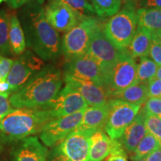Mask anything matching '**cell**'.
I'll use <instances>...</instances> for the list:
<instances>
[{
    "label": "cell",
    "instance_id": "1",
    "mask_svg": "<svg viewBox=\"0 0 161 161\" xmlns=\"http://www.w3.org/2000/svg\"><path fill=\"white\" fill-rule=\"evenodd\" d=\"M43 4L31 3L22 7L19 12L25 37L26 46L40 59L57 60L62 54L59 32L46 19Z\"/></svg>",
    "mask_w": 161,
    "mask_h": 161
},
{
    "label": "cell",
    "instance_id": "2",
    "mask_svg": "<svg viewBox=\"0 0 161 161\" xmlns=\"http://www.w3.org/2000/svg\"><path fill=\"white\" fill-rule=\"evenodd\" d=\"M62 84L60 70L54 66H46L10 96V102L14 108H41L57 97Z\"/></svg>",
    "mask_w": 161,
    "mask_h": 161
},
{
    "label": "cell",
    "instance_id": "3",
    "mask_svg": "<svg viewBox=\"0 0 161 161\" xmlns=\"http://www.w3.org/2000/svg\"><path fill=\"white\" fill-rule=\"evenodd\" d=\"M51 121L46 110L40 108H17L0 122V139L4 142H16L41 131Z\"/></svg>",
    "mask_w": 161,
    "mask_h": 161
},
{
    "label": "cell",
    "instance_id": "4",
    "mask_svg": "<svg viewBox=\"0 0 161 161\" xmlns=\"http://www.w3.org/2000/svg\"><path fill=\"white\" fill-rule=\"evenodd\" d=\"M138 27V17L134 7L124 6L104 24L107 37L121 51H125Z\"/></svg>",
    "mask_w": 161,
    "mask_h": 161
},
{
    "label": "cell",
    "instance_id": "5",
    "mask_svg": "<svg viewBox=\"0 0 161 161\" xmlns=\"http://www.w3.org/2000/svg\"><path fill=\"white\" fill-rule=\"evenodd\" d=\"M136 62L126 50L112 65L103 71L104 84L110 96L138 83Z\"/></svg>",
    "mask_w": 161,
    "mask_h": 161
},
{
    "label": "cell",
    "instance_id": "6",
    "mask_svg": "<svg viewBox=\"0 0 161 161\" xmlns=\"http://www.w3.org/2000/svg\"><path fill=\"white\" fill-rule=\"evenodd\" d=\"M99 23L96 18L86 17L64 34L61 40V51L66 60H69L86 53L92 34Z\"/></svg>",
    "mask_w": 161,
    "mask_h": 161
},
{
    "label": "cell",
    "instance_id": "7",
    "mask_svg": "<svg viewBox=\"0 0 161 161\" xmlns=\"http://www.w3.org/2000/svg\"><path fill=\"white\" fill-rule=\"evenodd\" d=\"M108 104L109 113L104 131L112 140H118L137 116L141 105L128 103L117 98L110 99Z\"/></svg>",
    "mask_w": 161,
    "mask_h": 161
},
{
    "label": "cell",
    "instance_id": "8",
    "mask_svg": "<svg viewBox=\"0 0 161 161\" xmlns=\"http://www.w3.org/2000/svg\"><path fill=\"white\" fill-rule=\"evenodd\" d=\"M43 60L31 50H25L18 59L14 60L6 79L11 86L12 93L21 89L32 76L43 69Z\"/></svg>",
    "mask_w": 161,
    "mask_h": 161
},
{
    "label": "cell",
    "instance_id": "9",
    "mask_svg": "<svg viewBox=\"0 0 161 161\" xmlns=\"http://www.w3.org/2000/svg\"><path fill=\"white\" fill-rule=\"evenodd\" d=\"M87 107L88 104L79 92L66 84L57 97L40 108L46 110L52 120L84 110Z\"/></svg>",
    "mask_w": 161,
    "mask_h": 161
},
{
    "label": "cell",
    "instance_id": "10",
    "mask_svg": "<svg viewBox=\"0 0 161 161\" xmlns=\"http://www.w3.org/2000/svg\"><path fill=\"white\" fill-rule=\"evenodd\" d=\"M84 110L85 109L47 122L40 132V138L44 145L51 148L58 146L77 128Z\"/></svg>",
    "mask_w": 161,
    "mask_h": 161
},
{
    "label": "cell",
    "instance_id": "11",
    "mask_svg": "<svg viewBox=\"0 0 161 161\" xmlns=\"http://www.w3.org/2000/svg\"><path fill=\"white\" fill-rule=\"evenodd\" d=\"M46 20L56 31L66 33L87 16L80 14L60 0H49L44 7Z\"/></svg>",
    "mask_w": 161,
    "mask_h": 161
},
{
    "label": "cell",
    "instance_id": "12",
    "mask_svg": "<svg viewBox=\"0 0 161 161\" xmlns=\"http://www.w3.org/2000/svg\"><path fill=\"white\" fill-rule=\"evenodd\" d=\"M125 52L121 51L113 44L104 33L103 25L99 23L92 34L86 53L91 56L99 64L103 72Z\"/></svg>",
    "mask_w": 161,
    "mask_h": 161
},
{
    "label": "cell",
    "instance_id": "13",
    "mask_svg": "<svg viewBox=\"0 0 161 161\" xmlns=\"http://www.w3.org/2000/svg\"><path fill=\"white\" fill-rule=\"evenodd\" d=\"M64 75L71 76L80 80H90L104 86L102 68L87 53L67 60L64 65Z\"/></svg>",
    "mask_w": 161,
    "mask_h": 161
},
{
    "label": "cell",
    "instance_id": "14",
    "mask_svg": "<svg viewBox=\"0 0 161 161\" xmlns=\"http://www.w3.org/2000/svg\"><path fill=\"white\" fill-rule=\"evenodd\" d=\"M64 80L66 85L79 92L88 105H104L111 99L110 92L104 86L98 85L90 80L78 79L68 75H64Z\"/></svg>",
    "mask_w": 161,
    "mask_h": 161
},
{
    "label": "cell",
    "instance_id": "15",
    "mask_svg": "<svg viewBox=\"0 0 161 161\" xmlns=\"http://www.w3.org/2000/svg\"><path fill=\"white\" fill-rule=\"evenodd\" d=\"M92 134L88 131L73 130L58 146L70 160L86 161L90 152V136Z\"/></svg>",
    "mask_w": 161,
    "mask_h": 161
},
{
    "label": "cell",
    "instance_id": "16",
    "mask_svg": "<svg viewBox=\"0 0 161 161\" xmlns=\"http://www.w3.org/2000/svg\"><path fill=\"white\" fill-rule=\"evenodd\" d=\"M49 151L37 136H30L15 142L12 148V161H47Z\"/></svg>",
    "mask_w": 161,
    "mask_h": 161
},
{
    "label": "cell",
    "instance_id": "17",
    "mask_svg": "<svg viewBox=\"0 0 161 161\" xmlns=\"http://www.w3.org/2000/svg\"><path fill=\"white\" fill-rule=\"evenodd\" d=\"M109 113L108 102L102 106L87 107L84 110L83 117L80 124L75 128V131H88L94 133L104 130Z\"/></svg>",
    "mask_w": 161,
    "mask_h": 161
},
{
    "label": "cell",
    "instance_id": "18",
    "mask_svg": "<svg viewBox=\"0 0 161 161\" xmlns=\"http://www.w3.org/2000/svg\"><path fill=\"white\" fill-rule=\"evenodd\" d=\"M119 140H112L104 131L98 130L90 136V147L86 161H103L116 149Z\"/></svg>",
    "mask_w": 161,
    "mask_h": 161
},
{
    "label": "cell",
    "instance_id": "19",
    "mask_svg": "<svg viewBox=\"0 0 161 161\" xmlns=\"http://www.w3.org/2000/svg\"><path fill=\"white\" fill-rule=\"evenodd\" d=\"M147 133L148 130L144 123L143 113L140 111L118 140L125 151L131 154Z\"/></svg>",
    "mask_w": 161,
    "mask_h": 161
},
{
    "label": "cell",
    "instance_id": "20",
    "mask_svg": "<svg viewBox=\"0 0 161 161\" xmlns=\"http://www.w3.org/2000/svg\"><path fill=\"white\" fill-rule=\"evenodd\" d=\"M152 40V33L144 28L138 26L135 35L126 49L127 53L134 59L148 56Z\"/></svg>",
    "mask_w": 161,
    "mask_h": 161
},
{
    "label": "cell",
    "instance_id": "21",
    "mask_svg": "<svg viewBox=\"0 0 161 161\" xmlns=\"http://www.w3.org/2000/svg\"><path fill=\"white\" fill-rule=\"evenodd\" d=\"M138 26L144 28L152 33V36L158 37L161 33V8H140L136 10Z\"/></svg>",
    "mask_w": 161,
    "mask_h": 161
},
{
    "label": "cell",
    "instance_id": "22",
    "mask_svg": "<svg viewBox=\"0 0 161 161\" xmlns=\"http://www.w3.org/2000/svg\"><path fill=\"white\" fill-rule=\"evenodd\" d=\"M111 98H117L130 104L142 105L148 98V83L138 82L126 89L113 93Z\"/></svg>",
    "mask_w": 161,
    "mask_h": 161
},
{
    "label": "cell",
    "instance_id": "23",
    "mask_svg": "<svg viewBox=\"0 0 161 161\" xmlns=\"http://www.w3.org/2000/svg\"><path fill=\"white\" fill-rule=\"evenodd\" d=\"M9 39L13 55H21L26 50V42L21 23L15 14H10Z\"/></svg>",
    "mask_w": 161,
    "mask_h": 161
},
{
    "label": "cell",
    "instance_id": "24",
    "mask_svg": "<svg viewBox=\"0 0 161 161\" xmlns=\"http://www.w3.org/2000/svg\"><path fill=\"white\" fill-rule=\"evenodd\" d=\"M161 147V142L149 132L142 139L134 152L132 153L130 159L136 161L146 158L148 154Z\"/></svg>",
    "mask_w": 161,
    "mask_h": 161
},
{
    "label": "cell",
    "instance_id": "25",
    "mask_svg": "<svg viewBox=\"0 0 161 161\" xmlns=\"http://www.w3.org/2000/svg\"><path fill=\"white\" fill-rule=\"evenodd\" d=\"M136 66H137L136 72H137L138 82H142V83H148L151 80L155 78L159 66L148 56L139 58Z\"/></svg>",
    "mask_w": 161,
    "mask_h": 161
},
{
    "label": "cell",
    "instance_id": "26",
    "mask_svg": "<svg viewBox=\"0 0 161 161\" xmlns=\"http://www.w3.org/2000/svg\"><path fill=\"white\" fill-rule=\"evenodd\" d=\"M10 14L6 11H0V54L11 55L12 53L9 39Z\"/></svg>",
    "mask_w": 161,
    "mask_h": 161
},
{
    "label": "cell",
    "instance_id": "27",
    "mask_svg": "<svg viewBox=\"0 0 161 161\" xmlns=\"http://www.w3.org/2000/svg\"><path fill=\"white\" fill-rule=\"evenodd\" d=\"M96 14L100 17H110L121 9L120 0H92Z\"/></svg>",
    "mask_w": 161,
    "mask_h": 161
},
{
    "label": "cell",
    "instance_id": "28",
    "mask_svg": "<svg viewBox=\"0 0 161 161\" xmlns=\"http://www.w3.org/2000/svg\"><path fill=\"white\" fill-rule=\"evenodd\" d=\"M80 14L91 17L96 14L92 5L86 0H60Z\"/></svg>",
    "mask_w": 161,
    "mask_h": 161
},
{
    "label": "cell",
    "instance_id": "29",
    "mask_svg": "<svg viewBox=\"0 0 161 161\" xmlns=\"http://www.w3.org/2000/svg\"><path fill=\"white\" fill-rule=\"evenodd\" d=\"M142 113L144 123L148 132L154 135L161 142V119L156 116L145 114L143 111Z\"/></svg>",
    "mask_w": 161,
    "mask_h": 161
},
{
    "label": "cell",
    "instance_id": "30",
    "mask_svg": "<svg viewBox=\"0 0 161 161\" xmlns=\"http://www.w3.org/2000/svg\"><path fill=\"white\" fill-rule=\"evenodd\" d=\"M142 110L145 114L161 119V98H148Z\"/></svg>",
    "mask_w": 161,
    "mask_h": 161
},
{
    "label": "cell",
    "instance_id": "31",
    "mask_svg": "<svg viewBox=\"0 0 161 161\" xmlns=\"http://www.w3.org/2000/svg\"><path fill=\"white\" fill-rule=\"evenodd\" d=\"M148 56H150L151 59L154 60L158 66H161V44L154 36H152Z\"/></svg>",
    "mask_w": 161,
    "mask_h": 161
},
{
    "label": "cell",
    "instance_id": "32",
    "mask_svg": "<svg viewBox=\"0 0 161 161\" xmlns=\"http://www.w3.org/2000/svg\"><path fill=\"white\" fill-rule=\"evenodd\" d=\"M14 60L0 55V80H6Z\"/></svg>",
    "mask_w": 161,
    "mask_h": 161
},
{
    "label": "cell",
    "instance_id": "33",
    "mask_svg": "<svg viewBox=\"0 0 161 161\" xmlns=\"http://www.w3.org/2000/svg\"><path fill=\"white\" fill-rule=\"evenodd\" d=\"M148 98H161V79L153 78L148 83Z\"/></svg>",
    "mask_w": 161,
    "mask_h": 161
},
{
    "label": "cell",
    "instance_id": "34",
    "mask_svg": "<svg viewBox=\"0 0 161 161\" xmlns=\"http://www.w3.org/2000/svg\"><path fill=\"white\" fill-rule=\"evenodd\" d=\"M10 94L0 93V122L13 108L10 102Z\"/></svg>",
    "mask_w": 161,
    "mask_h": 161
},
{
    "label": "cell",
    "instance_id": "35",
    "mask_svg": "<svg viewBox=\"0 0 161 161\" xmlns=\"http://www.w3.org/2000/svg\"><path fill=\"white\" fill-rule=\"evenodd\" d=\"M106 161H128L125 149L122 144L119 145L117 148L107 158Z\"/></svg>",
    "mask_w": 161,
    "mask_h": 161
},
{
    "label": "cell",
    "instance_id": "36",
    "mask_svg": "<svg viewBox=\"0 0 161 161\" xmlns=\"http://www.w3.org/2000/svg\"><path fill=\"white\" fill-rule=\"evenodd\" d=\"M47 161H72L64 154L58 146L53 147V148L49 152L47 157Z\"/></svg>",
    "mask_w": 161,
    "mask_h": 161
},
{
    "label": "cell",
    "instance_id": "37",
    "mask_svg": "<svg viewBox=\"0 0 161 161\" xmlns=\"http://www.w3.org/2000/svg\"><path fill=\"white\" fill-rule=\"evenodd\" d=\"M8 4L11 8L17 9L20 8L26 4H29L31 3H39L43 4L44 3V0H6Z\"/></svg>",
    "mask_w": 161,
    "mask_h": 161
},
{
    "label": "cell",
    "instance_id": "38",
    "mask_svg": "<svg viewBox=\"0 0 161 161\" xmlns=\"http://www.w3.org/2000/svg\"><path fill=\"white\" fill-rule=\"evenodd\" d=\"M136 6L140 8H161V0H136Z\"/></svg>",
    "mask_w": 161,
    "mask_h": 161
},
{
    "label": "cell",
    "instance_id": "39",
    "mask_svg": "<svg viewBox=\"0 0 161 161\" xmlns=\"http://www.w3.org/2000/svg\"><path fill=\"white\" fill-rule=\"evenodd\" d=\"M146 161H161V147L148 154Z\"/></svg>",
    "mask_w": 161,
    "mask_h": 161
},
{
    "label": "cell",
    "instance_id": "40",
    "mask_svg": "<svg viewBox=\"0 0 161 161\" xmlns=\"http://www.w3.org/2000/svg\"><path fill=\"white\" fill-rule=\"evenodd\" d=\"M122 5L127 7H136V0H120Z\"/></svg>",
    "mask_w": 161,
    "mask_h": 161
},
{
    "label": "cell",
    "instance_id": "41",
    "mask_svg": "<svg viewBox=\"0 0 161 161\" xmlns=\"http://www.w3.org/2000/svg\"><path fill=\"white\" fill-rule=\"evenodd\" d=\"M155 78L161 79V66H158V71H157Z\"/></svg>",
    "mask_w": 161,
    "mask_h": 161
},
{
    "label": "cell",
    "instance_id": "42",
    "mask_svg": "<svg viewBox=\"0 0 161 161\" xmlns=\"http://www.w3.org/2000/svg\"><path fill=\"white\" fill-rule=\"evenodd\" d=\"M154 37H155V36H154ZM156 37L158 38V40H159V42H160V43L161 44V33H160V35L158 36V37Z\"/></svg>",
    "mask_w": 161,
    "mask_h": 161
},
{
    "label": "cell",
    "instance_id": "43",
    "mask_svg": "<svg viewBox=\"0 0 161 161\" xmlns=\"http://www.w3.org/2000/svg\"><path fill=\"white\" fill-rule=\"evenodd\" d=\"M136 161H146V158L140 159V160H136Z\"/></svg>",
    "mask_w": 161,
    "mask_h": 161
},
{
    "label": "cell",
    "instance_id": "44",
    "mask_svg": "<svg viewBox=\"0 0 161 161\" xmlns=\"http://www.w3.org/2000/svg\"><path fill=\"white\" fill-rule=\"evenodd\" d=\"M86 1H87V2H88V3H90V4H91V3H92V0H86ZM91 5H92V4H91Z\"/></svg>",
    "mask_w": 161,
    "mask_h": 161
},
{
    "label": "cell",
    "instance_id": "45",
    "mask_svg": "<svg viewBox=\"0 0 161 161\" xmlns=\"http://www.w3.org/2000/svg\"><path fill=\"white\" fill-rule=\"evenodd\" d=\"M4 1H5V0H0V4H1V3H3V2H4Z\"/></svg>",
    "mask_w": 161,
    "mask_h": 161
}]
</instances>
